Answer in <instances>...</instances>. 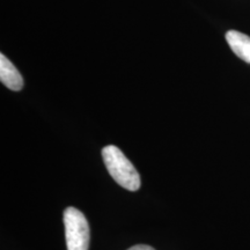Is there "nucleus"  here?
<instances>
[{
	"label": "nucleus",
	"instance_id": "5",
	"mask_svg": "<svg viewBox=\"0 0 250 250\" xmlns=\"http://www.w3.org/2000/svg\"><path fill=\"white\" fill-rule=\"evenodd\" d=\"M127 250H155V249H153L152 247H149V246L138 245V246L131 247V248H130V249H127Z\"/></svg>",
	"mask_w": 250,
	"mask_h": 250
},
{
	"label": "nucleus",
	"instance_id": "1",
	"mask_svg": "<svg viewBox=\"0 0 250 250\" xmlns=\"http://www.w3.org/2000/svg\"><path fill=\"white\" fill-rule=\"evenodd\" d=\"M102 158L109 174L121 187L130 191H137L139 189V173L117 146H105L102 149Z\"/></svg>",
	"mask_w": 250,
	"mask_h": 250
},
{
	"label": "nucleus",
	"instance_id": "2",
	"mask_svg": "<svg viewBox=\"0 0 250 250\" xmlns=\"http://www.w3.org/2000/svg\"><path fill=\"white\" fill-rule=\"evenodd\" d=\"M64 226L67 250H88L89 225L83 212L67 208L64 211Z\"/></svg>",
	"mask_w": 250,
	"mask_h": 250
},
{
	"label": "nucleus",
	"instance_id": "4",
	"mask_svg": "<svg viewBox=\"0 0 250 250\" xmlns=\"http://www.w3.org/2000/svg\"><path fill=\"white\" fill-rule=\"evenodd\" d=\"M226 41L237 57L250 64V37L237 30H229Z\"/></svg>",
	"mask_w": 250,
	"mask_h": 250
},
{
	"label": "nucleus",
	"instance_id": "3",
	"mask_svg": "<svg viewBox=\"0 0 250 250\" xmlns=\"http://www.w3.org/2000/svg\"><path fill=\"white\" fill-rule=\"evenodd\" d=\"M0 80L7 88L14 92H19L23 87L22 76L4 54L0 55Z\"/></svg>",
	"mask_w": 250,
	"mask_h": 250
}]
</instances>
